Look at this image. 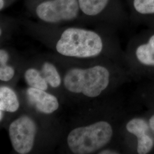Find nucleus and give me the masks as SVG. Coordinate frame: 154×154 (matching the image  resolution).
I'll return each instance as SVG.
<instances>
[{
    "mask_svg": "<svg viewBox=\"0 0 154 154\" xmlns=\"http://www.w3.org/2000/svg\"><path fill=\"white\" fill-rule=\"evenodd\" d=\"M110 73L104 66L72 68L63 78V85L72 93L82 94L89 98L97 97L107 88Z\"/></svg>",
    "mask_w": 154,
    "mask_h": 154,
    "instance_id": "obj_1",
    "label": "nucleus"
},
{
    "mask_svg": "<svg viewBox=\"0 0 154 154\" xmlns=\"http://www.w3.org/2000/svg\"><path fill=\"white\" fill-rule=\"evenodd\" d=\"M102 49V40L97 33L81 28L67 29L56 44L59 54L78 58L96 57Z\"/></svg>",
    "mask_w": 154,
    "mask_h": 154,
    "instance_id": "obj_2",
    "label": "nucleus"
},
{
    "mask_svg": "<svg viewBox=\"0 0 154 154\" xmlns=\"http://www.w3.org/2000/svg\"><path fill=\"white\" fill-rule=\"evenodd\" d=\"M112 134V128L109 123L97 122L72 130L67 136V143L73 154H93L105 147Z\"/></svg>",
    "mask_w": 154,
    "mask_h": 154,
    "instance_id": "obj_3",
    "label": "nucleus"
},
{
    "mask_svg": "<svg viewBox=\"0 0 154 154\" xmlns=\"http://www.w3.org/2000/svg\"><path fill=\"white\" fill-rule=\"evenodd\" d=\"M37 131L36 123L29 116H21L11 122L9 134L12 147L17 153L27 154L31 152Z\"/></svg>",
    "mask_w": 154,
    "mask_h": 154,
    "instance_id": "obj_4",
    "label": "nucleus"
},
{
    "mask_svg": "<svg viewBox=\"0 0 154 154\" xmlns=\"http://www.w3.org/2000/svg\"><path fill=\"white\" fill-rule=\"evenodd\" d=\"M79 9L78 0H49L37 6L36 14L43 21L55 23L74 20Z\"/></svg>",
    "mask_w": 154,
    "mask_h": 154,
    "instance_id": "obj_5",
    "label": "nucleus"
},
{
    "mask_svg": "<svg viewBox=\"0 0 154 154\" xmlns=\"http://www.w3.org/2000/svg\"><path fill=\"white\" fill-rule=\"evenodd\" d=\"M26 94L35 109L43 114H51L59 108V102L57 97L45 90L29 87L26 90Z\"/></svg>",
    "mask_w": 154,
    "mask_h": 154,
    "instance_id": "obj_6",
    "label": "nucleus"
},
{
    "mask_svg": "<svg viewBox=\"0 0 154 154\" xmlns=\"http://www.w3.org/2000/svg\"><path fill=\"white\" fill-rule=\"evenodd\" d=\"M127 130L138 138V154H146L150 152L154 146V140L147 135L149 125L147 122L140 118H135L126 125Z\"/></svg>",
    "mask_w": 154,
    "mask_h": 154,
    "instance_id": "obj_7",
    "label": "nucleus"
},
{
    "mask_svg": "<svg viewBox=\"0 0 154 154\" xmlns=\"http://www.w3.org/2000/svg\"><path fill=\"white\" fill-rule=\"evenodd\" d=\"M20 107V102L15 91L7 86L0 88V110L15 112Z\"/></svg>",
    "mask_w": 154,
    "mask_h": 154,
    "instance_id": "obj_8",
    "label": "nucleus"
},
{
    "mask_svg": "<svg viewBox=\"0 0 154 154\" xmlns=\"http://www.w3.org/2000/svg\"><path fill=\"white\" fill-rule=\"evenodd\" d=\"M24 78L30 88H38L46 91L48 83L41 72L35 68H29L24 73Z\"/></svg>",
    "mask_w": 154,
    "mask_h": 154,
    "instance_id": "obj_9",
    "label": "nucleus"
},
{
    "mask_svg": "<svg viewBox=\"0 0 154 154\" xmlns=\"http://www.w3.org/2000/svg\"><path fill=\"white\" fill-rule=\"evenodd\" d=\"M79 8L89 16L98 15L104 10L109 0H78Z\"/></svg>",
    "mask_w": 154,
    "mask_h": 154,
    "instance_id": "obj_10",
    "label": "nucleus"
},
{
    "mask_svg": "<svg viewBox=\"0 0 154 154\" xmlns=\"http://www.w3.org/2000/svg\"><path fill=\"white\" fill-rule=\"evenodd\" d=\"M138 60L146 65L154 66V35L146 44L139 46L136 51Z\"/></svg>",
    "mask_w": 154,
    "mask_h": 154,
    "instance_id": "obj_11",
    "label": "nucleus"
},
{
    "mask_svg": "<svg viewBox=\"0 0 154 154\" xmlns=\"http://www.w3.org/2000/svg\"><path fill=\"white\" fill-rule=\"evenodd\" d=\"M41 72L51 88H58L61 86L62 79L60 74L53 64L45 62L42 66Z\"/></svg>",
    "mask_w": 154,
    "mask_h": 154,
    "instance_id": "obj_12",
    "label": "nucleus"
},
{
    "mask_svg": "<svg viewBox=\"0 0 154 154\" xmlns=\"http://www.w3.org/2000/svg\"><path fill=\"white\" fill-rule=\"evenodd\" d=\"M9 58V55L7 51L0 50V80L3 82L11 81L15 75L13 67L8 64Z\"/></svg>",
    "mask_w": 154,
    "mask_h": 154,
    "instance_id": "obj_13",
    "label": "nucleus"
},
{
    "mask_svg": "<svg viewBox=\"0 0 154 154\" xmlns=\"http://www.w3.org/2000/svg\"><path fill=\"white\" fill-rule=\"evenodd\" d=\"M134 6L140 14L154 13V0H134Z\"/></svg>",
    "mask_w": 154,
    "mask_h": 154,
    "instance_id": "obj_14",
    "label": "nucleus"
},
{
    "mask_svg": "<svg viewBox=\"0 0 154 154\" xmlns=\"http://www.w3.org/2000/svg\"><path fill=\"white\" fill-rule=\"evenodd\" d=\"M99 154H119V152H118L117 151H112V150H110V149H105V150H102L101 151Z\"/></svg>",
    "mask_w": 154,
    "mask_h": 154,
    "instance_id": "obj_15",
    "label": "nucleus"
},
{
    "mask_svg": "<svg viewBox=\"0 0 154 154\" xmlns=\"http://www.w3.org/2000/svg\"><path fill=\"white\" fill-rule=\"evenodd\" d=\"M149 127L153 131V132L154 133V115L149 119Z\"/></svg>",
    "mask_w": 154,
    "mask_h": 154,
    "instance_id": "obj_16",
    "label": "nucleus"
},
{
    "mask_svg": "<svg viewBox=\"0 0 154 154\" xmlns=\"http://www.w3.org/2000/svg\"><path fill=\"white\" fill-rule=\"evenodd\" d=\"M0 9L2 10L4 6V0H0Z\"/></svg>",
    "mask_w": 154,
    "mask_h": 154,
    "instance_id": "obj_17",
    "label": "nucleus"
},
{
    "mask_svg": "<svg viewBox=\"0 0 154 154\" xmlns=\"http://www.w3.org/2000/svg\"><path fill=\"white\" fill-rule=\"evenodd\" d=\"M4 112L2 110H0V121H2L4 118Z\"/></svg>",
    "mask_w": 154,
    "mask_h": 154,
    "instance_id": "obj_18",
    "label": "nucleus"
}]
</instances>
